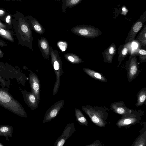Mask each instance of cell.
<instances>
[{
  "mask_svg": "<svg viewBox=\"0 0 146 146\" xmlns=\"http://www.w3.org/2000/svg\"><path fill=\"white\" fill-rule=\"evenodd\" d=\"M83 69L87 74L94 79L104 82H107L106 78L102 74L90 68H84Z\"/></svg>",
  "mask_w": 146,
  "mask_h": 146,
  "instance_id": "obj_19",
  "label": "cell"
},
{
  "mask_svg": "<svg viewBox=\"0 0 146 146\" xmlns=\"http://www.w3.org/2000/svg\"><path fill=\"white\" fill-rule=\"evenodd\" d=\"M64 101L63 100H59L54 104L47 110L43 118L42 123H44L50 121L56 117L63 107Z\"/></svg>",
  "mask_w": 146,
  "mask_h": 146,
  "instance_id": "obj_9",
  "label": "cell"
},
{
  "mask_svg": "<svg viewBox=\"0 0 146 146\" xmlns=\"http://www.w3.org/2000/svg\"><path fill=\"white\" fill-rule=\"evenodd\" d=\"M38 44L43 56L48 60L50 55V46L47 40L45 38L41 37L38 40Z\"/></svg>",
  "mask_w": 146,
  "mask_h": 146,
  "instance_id": "obj_16",
  "label": "cell"
},
{
  "mask_svg": "<svg viewBox=\"0 0 146 146\" xmlns=\"http://www.w3.org/2000/svg\"><path fill=\"white\" fill-rule=\"evenodd\" d=\"M75 131L74 123L67 124L62 135L56 140L54 146H63L66 140L70 137Z\"/></svg>",
  "mask_w": 146,
  "mask_h": 146,
  "instance_id": "obj_10",
  "label": "cell"
},
{
  "mask_svg": "<svg viewBox=\"0 0 146 146\" xmlns=\"http://www.w3.org/2000/svg\"><path fill=\"white\" fill-rule=\"evenodd\" d=\"M144 114V111L141 110L132 109L130 113L123 115L116 123V125L119 128H127L130 126L139 123Z\"/></svg>",
  "mask_w": 146,
  "mask_h": 146,
  "instance_id": "obj_5",
  "label": "cell"
},
{
  "mask_svg": "<svg viewBox=\"0 0 146 146\" xmlns=\"http://www.w3.org/2000/svg\"><path fill=\"white\" fill-rule=\"evenodd\" d=\"M13 19V15L8 13L3 21L8 30H11L12 28Z\"/></svg>",
  "mask_w": 146,
  "mask_h": 146,
  "instance_id": "obj_26",
  "label": "cell"
},
{
  "mask_svg": "<svg viewBox=\"0 0 146 146\" xmlns=\"http://www.w3.org/2000/svg\"><path fill=\"white\" fill-rule=\"evenodd\" d=\"M64 56L65 59L70 63L73 64H78L84 61L78 56L72 53H67Z\"/></svg>",
  "mask_w": 146,
  "mask_h": 146,
  "instance_id": "obj_24",
  "label": "cell"
},
{
  "mask_svg": "<svg viewBox=\"0 0 146 146\" xmlns=\"http://www.w3.org/2000/svg\"><path fill=\"white\" fill-rule=\"evenodd\" d=\"M142 48H146V24L137 36L135 40Z\"/></svg>",
  "mask_w": 146,
  "mask_h": 146,
  "instance_id": "obj_20",
  "label": "cell"
},
{
  "mask_svg": "<svg viewBox=\"0 0 146 146\" xmlns=\"http://www.w3.org/2000/svg\"><path fill=\"white\" fill-rule=\"evenodd\" d=\"M144 123V127L140 131L139 136L134 141L132 146H145L146 145V122Z\"/></svg>",
  "mask_w": 146,
  "mask_h": 146,
  "instance_id": "obj_18",
  "label": "cell"
},
{
  "mask_svg": "<svg viewBox=\"0 0 146 146\" xmlns=\"http://www.w3.org/2000/svg\"><path fill=\"white\" fill-rule=\"evenodd\" d=\"M29 81L31 92L36 96L39 103L40 100V82L37 76L32 71L30 72L29 74Z\"/></svg>",
  "mask_w": 146,
  "mask_h": 146,
  "instance_id": "obj_11",
  "label": "cell"
},
{
  "mask_svg": "<svg viewBox=\"0 0 146 146\" xmlns=\"http://www.w3.org/2000/svg\"><path fill=\"white\" fill-rule=\"evenodd\" d=\"M0 82L1 85L3 86H5L7 83L5 80L0 75Z\"/></svg>",
  "mask_w": 146,
  "mask_h": 146,
  "instance_id": "obj_32",
  "label": "cell"
},
{
  "mask_svg": "<svg viewBox=\"0 0 146 146\" xmlns=\"http://www.w3.org/2000/svg\"><path fill=\"white\" fill-rule=\"evenodd\" d=\"M71 30L76 35L88 38H96L102 34V32L98 29L92 26L84 25L75 26Z\"/></svg>",
  "mask_w": 146,
  "mask_h": 146,
  "instance_id": "obj_6",
  "label": "cell"
},
{
  "mask_svg": "<svg viewBox=\"0 0 146 146\" xmlns=\"http://www.w3.org/2000/svg\"><path fill=\"white\" fill-rule=\"evenodd\" d=\"M82 0H65V5L66 7H73L79 3Z\"/></svg>",
  "mask_w": 146,
  "mask_h": 146,
  "instance_id": "obj_27",
  "label": "cell"
},
{
  "mask_svg": "<svg viewBox=\"0 0 146 146\" xmlns=\"http://www.w3.org/2000/svg\"><path fill=\"white\" fill-rule=\"evenodd\" d=\"M58 47L62 52H64L66 50L68 47L67 42L63 40H60L57 43Z\"/></svg>",
  "mask_w": 146,
  "mask_h": 146,
  "instance_id": "obj_28",
  "label": "cell"
},
{
  "mask_svg": "<svg viewBox=\"0 0 146 146\" xmlns=\"http://www.w3.org/2000/svg\"><path fill=\"white\" fill-rule=\"evenodd\" d=\"M132 53L138 56L139 57L140 62L143 63L146 62V51L145 50L138 48L135 50Z\"/></svg>",
  "mask_w": 146,
  "mask_h": 146,
  "instance_id": "obj_25",
  "label": "cell"
},
{
  "mask_svg": "<svg viewBox=\"0 0 146 146\" xmlns=\"http://www.w3.org/2000/svg\"><path fill=\"white\" fill-rule=\"evenodd\" d=\"M11 132V128L9 126H3L0 127V135H5L9 134Z\"/></svg>",
  "mask_w": 146,
  "mask_h": 146,
  "instance_id": "obj_29",
  "label": "cell"
},
{
  "mask_svg": "<svg viewBox=\"0 0 146 146\" xmlns=\"http://www.w3.org/2000/svg\"><path fill=\"white\" fill-rule=\"evenodd\" d=\"M24 19L29 23L32 30L40 35L44 33L45 29L36 19L31 16L24 17Z\"/></svg>",
  "mask_w": 146,
  "mask_h": 146,
  "instance_id": "obj_14",
  "label": "cell"
},
{
  "mask_svg": "<svg viewBox=\"0 0 146 146\" xmlns=\"http://www.w3.org/2000/svg\"><path fill=\"white\" fill-rule=\"evenodd\" d=\"M0 105L20 116L27 117L22 106L5 88H0Z\"/></svg>",
  "mask_w": 146,
  "mask_h": 146,
  "instance_id": "obj_3",
  "label": "cell"
},
{
  "mask_svg": "<svg viewBox=\"0 0 146 146\" xmlns=\"http://www.w3.org/2000/svg\"><path fill=\"white\" fill-rule=\"evenodd\" d=\"M0 27L6 30H8L4 23L2 22L1 21H0Z\"/></svg>",
  "mask_w": 146,
  "mask_h": 146,
  "instance_id": "obj_34",
  "label": "cell"
},
{
  "mask_svg": "<svg viewBox=\"0 0 146 146\" xmlns=\"http://www.w3.org/2000/svg\"><path fill=\"white\" fill-rule=\"evenodd\" d=\"M13 32L10 30H6L0 27V36L11 42L14 41Z\"/></svg>",
  "mask_w": 146,
  "mask_h": 146,
  "instance_id": "obj_22",
  "label": "cell"
},
{
  "mask_svg": "<svg viewBox=\"0 0 146 146\" xmlns=\"http://www.w3.org/2000/svg\"><path fill=\"white\" fill-rule=\"evenodd\" d=\"M132 42L125 43L120 46L118 48V61L119 62L117 68H118L122 62L126 57L128 52L131 50V44Z\"/></svg>",
  "mask_w": 146,
  "mask_h": 146,
  "instance_id": "obj_15",
  "label": "cell"
},
{
  "mask_svg": "<svg viewBox=\"0 0 146 146\" xmlns=\"http://www.w3.org/2000/svg\"><path fill=\"white\" fill-rule=\"evenodd\" d=\"M23 97L25 102L32 110H34L38 108V102L37 98L31 92H28L25 90L22 92Z\"/></svg>",
  "mask_w": 146,
  "mask_h": 146,
  "instance_id": "obj_12",
  "label": "cell"
},
{
  "mask_svg": "<svg viewBox=\"0 0 146 146\" xmlns=\"http://www.w3.org/2000/svg\"><path fill=\"white\" fill-rule=\"evenodd\" d=\"M3 54H4L2 51L0 50V58H2L3 57Z\"/></svg>",
  "mask_w": 146,
  "mask_h": 146,
  "instance_id": "obj_35",
  "label": "cell"
},
{
  "mask_svg": "<svg viewBox=\"0 0 146 146\" xmlns=\"http://www.w3.org/2000/svg\"><path fill=\"white\" fill-rule=\"evenodd\" d=\"M76 121L81 125L88 126V122L80 110L78 108L74 109Z\"/></svg>",
  "mask_w": 146,
  "mask_h": 146,
  "instance_id": "obj_21",
  "label": "cell"
},
{
  "mask_svg": "<svg viewBox=\"0 0 146 146\" xmlns=\"http://www.w3.org/2000/svg\"><path fill=\"white\" fill-rule=\"evenodd\" d=\"M102 143L99 140H97L94 141L91 144L86 145V146H102Z\"/></svg>",
  "mask_w": 146,
  "mask_h": 146,
  "instance_id": "obj_31",
  "label": "cell"
},
{
  "mask_svg": "<svg viewBox=\"0 0 146 146\" xmlns=\"http://www.w3.org/2000/svg\"><path fill=\"white\" fill-rule=\"evenodd\" d=\"M7 45V43L5 41L0 39V46L5 47Z\"/></svg>",
  "mask_w": 146,
  "mask_h": 146,
  "instance_id": "obj_33",
  "label": "cell"
},
{
  "mask_svg": "<svg viewBox=\"0 0 146 146\" xmlns=\"http://www.w3.org/2000/svg\"><path fill=\"white\" fill-rule=\"evenodd\" d=\"M83 110L96 125L104 127L108 124L109 110L105 106H93L87 105L82 107Z\"/></svg>",
  "mask_w": 146,
  "mask_h": 146,
  "instance_id": "obj_2",
  "label": "cell"
},
{
  "mask_svg": "<svg viewBox=\"0 0 146 146\" xmlns=\"http://www.w3.org/2000/svg\"><path fill=\"white\" fill-rule=\"evenodd\" d=\"M2 0L6 1H19L20 2H22L21 0Z\"/></svg>",
  "mask_w": 146,
  "mask_h": 146,
  "instance_id": "obj_36",
  "label": "cell"
},
{
  "mask_svg": "<svg viewBox=\"0 0 146 146\" xmlns=\"http://www.w3.org/2000/svg\"><path fill=\"white\" fill-rule=\"evenodd\" d=\"M137 102L136 104L137 107L142 105L145 103L146 98V88L140 90L137 94Z\"/></svg>",
  "mask_w": 146,
  "mask_h": 146,
  "instance_id": "obj_23",
  "label": "cell"
},
{
  "mask_svg": "<svg viewBox=\"0 0 146 146\" xmlns=\"http://www.w3.org/2000/svg\"><path fill=\"white\" fill-rule=\"evenodd\" d=\"M146 21V10L140 16L137 20L132 25L125 40V43L132 42L137 33Z\"/></svg>",
  "mask_w": 146,
  "mask_h": 146,
  "instance_id": "obj_8",
  "label": "cell"
},
{
  "mask_svg": "<svg viewBox=\"0 0 146 146\" xmlns=\"http://www.w3.org/2000/svg\"><path fill=\"white\" fill-rule=\"evenodd\" d=\"M116 45L113 43L105 49L102 53L104 62L105 63H111L113 57L116 54Z\"/></svg>",
  "mask_w": 146,
  "mask_h": 146,
  "instance_id": "obj_17",
  "label": "cell"
},
{
  "mask_svg": "<svg viewBox=\"0 0 146 146\" xmlns=\"http://www.w3.org/2000/svg\"><path fill=\"white\" fill-rule=\"evenodd\" d=\"M13 27L19 44L33 50L32 29L23 15L18 11L13 15Z\"/></svg>",
  "mask_w": 146,
  "mask_h": 146,
  "instance_id": "obj_1",
  "label": "cell"
},
{
  "mask_svg": "<svg viewBox=\"0 0 146 146\" xmlns=\"http://www.w3.org/2000/svg\"><path fill=\"white\" fill-rule=\"evenodd\" d=\"M50 48L51 63L54 69L56 78L52 93L53 94L55 95L58 92L60 86V77L63 75V73L62 68V62L58 51L56 50H54L51 46H50Z\"/></svg>",
  "mask_w": 146,
  "mask_h": 146,
  "instance_id": "obj_4",
  "label": "cell"
},
{
  "mask_svg": "<svg viewBox=\"0 0 146 146\" xmlns=\"http://www.w3.org/2000/svg\"><path fill=\"white\" fill-rule=\"evenodd\" d=\"M136 55L132 53L125 65L127 72V78L129 82L133 81L137 77L141 71L139 69Z\"/></svg>",
  "mask_w": 146,
  "mask_h": 146,
  "instance_id": "obj_7",
  "label": "cell"
},
{
  "mask_svg": "<svg viewBox=\"0 0 146 146\" xmlns=\"http://www.w3.org/2000/svg\"><path fill=\"white\" fill-rule=\"evenodd\" d=\"M8 13L5 9L0 8V20L3 21Z\"/></svg>",
  "mask_w": 146,
  "mask_h": 146,
  "instance_id": "obj_30",
  "label": "cell"
},
{
  "mask_svg": "<svg viewBox=\"0 0 146 146\" xmlns=\"http://www.w3.org/2000/svg\"><path fill=\"white\" fill-rule=\"evenodd\" d=\"M2 145H2V144H1L0 143V146H2Z\"/></svg>",
  "mask_w": 146,
  "mask_h": 146,
  "instance_id": "obj_37",
  "label": "cell"
},
{
  "mask_svg": "<svg viewBox=\"0 0 146 146\" xmlns=\"http://www.w3.org/2000/svg\"><path fill=\"white\" fill-rule=\"evenodd\" d=\"M110 107L114 112L122 115L131 112L132 109L127 107L122 101L113 102L110 104Z\"/></svg>",
  "mask_w": 146,
  "mask_h": 146,
  "instance_id": "obj_13",
  "label": "cell"
}]
</instances>
